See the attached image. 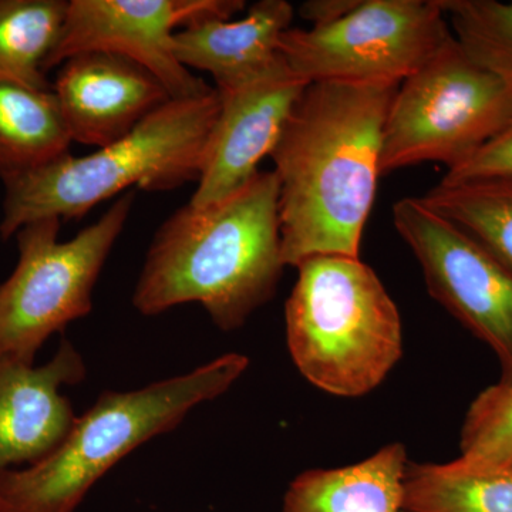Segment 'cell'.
<instances>
[{"mask_svg": "<svg viewBox=\"0 0 512 512\" xmlns=\"http://www.w3.org/2000/svg\"><path fill=\"white\" fill-rule=\"evenodd\" d=\"M218 111L215 87L190 99H171L116 143L87 156L67 153L35 170L2 178L0 237H13L45 218H82L100 202L133 188L170 191L197 183Z\"/></svg>", "mask_w": 512, "mask_h": 512, "instance_id": "3957f363", "label": "cell"}, {"mask_svg": "<svg viewBox=\"0 0 512 512\" xmlns=\"http://www.w3.org/2000/svg\"><path fill=\"white\" fill-rule=\"evenodd\" d=\"M397 89V83H309L293 107L269 154L285 266L313 256L359 258Z\"/></svg>", "mask_w": 512, "mask_h": 512, "instance_id": "6da1fadb", "label": "cell"}, {"mask_svg": "<svg viewBox=\"0 0 512 512\" xmlns=\"http://www.w3.org/2000/svg\"><path fill=\"white\" fill-rule=\"evenodd\" d=\"M451 37L440 0H359L329 25L289 28L278 49L309 83L400 84Z\"/></svg>", "mask_w": 512, "mask_h": 512, "instance_id": "ba28073f", "label": "cell"}, {"mask_svg": "<svg viewBox=\"0 0 512 512\" xmlns=\"http://www.w3.org/2000/svg\"><path fill=\"white\" fill-rule=\"evenodd\" d=\"M357 3L359 0H311L303 3L299 13L312 26L329 25L348 15L350 10L356 8Z\"/></svg>", "mask_w": 512, "mask_h": 512, "instance_id": "603a6c76", "label": "cell"}, {"mask_svg": "<svg viewBox=\"0 0 512 512\" xmlns=\"http://www.w3.org/2000/svg\"><path fill=\"white\" fill-rule=\"evenodd\" d=\"M249 365L228 353L185 375L133 392L101 394L45 458L0 476V512H74L111 467L174 430L198 404L227 392Z\"/></svg>", "mask_w": 512, "mask_h": 512, "instance_id": "277c9868", "label": "cell"}, {"mask_svg": "<svg viewBox=\"0 0 512 512\" xmlns=\"http://www.w3.org/2000/svg\"><path fill=\"white\" fill-rule=\"evenodd\" d=\"M468 56L512 87V2L440 0Z\"/></svg>", "mask_w": 512, "mask_h": 512, "instance_id": "ffe728a7", "label": "cell"}, {"mask_svg": "<svg viewBox=\"0 0 512 512\" xmlns=\"http://www.w3.org/2000/svg\"><path fill=\"white\" fill-rule=\"evenodd\" d=\"M393 224L412 249L429 293L494 350L500 382L512 384V271L420 198L393 207Z\"/></svg>", "mask_w": 512, "mask_h": 512, "instance_id": "9c48e42d", "label": "cell"}, {"mask_svg": "<svg viewBox=\"0 0 512 512\" xmlns=\"http://www.w3.org/2000/svg\"><path fill=\"white\" fill-rule=\"evenodd\" d=\"M285 268L279 183L261 171L207 207L188 202L158 228L134 289L141 315L197 302L231 332L275 295Z\"/></svg>", "mask_w": 512, "mask_h": 512, "instance_id": "7a4b0ae2", "label": "cell"}, {"mask_svg": "<svg viewBox=\"0 0 512 512\" xmlns=\"http://www.w3.org/2000/svg\"><path fill=\"white\" fill-rule=\"evenodd\" d=\"M420 200L512 271V177L441 181Z\"/></svg>", "mask_w": 512, "mask_h": 512, "instance_id": "d6986e66", "label": "cell"}, {"mask_svg": "<svg viewBox=\"0 0 512 512\" xmlns=\"http://www.w3.org/2000/svg\"><path fill=\"white\" fill-rule=\"evenodd\" d=\"M460 451L458 460L466 466L512 473V384L495 383L473 400Z\"/></svg>", "mask_w": 512, "mask_h": 512, "instance_id": "44dd1931", "label": "cell"}, {"mask_svg": "<svg viewBox=\"0 0 512 512\" xmlns=\"http://www.w3.org/2000/svg\"><path fill=\"white\" fill-rule=\"evenodd\" d=\"M512 177V120L477 153L447 171L443 183Z\"/></svg>", "mask_w": 512, "mask_h": 512, "instance_id": "7402d4cb", "label": "cell"}, {"mask_svg": "<svg viewBox=\"0 0 512 512\" xmlns=\"http://www.w3.org/2000/svg\"><path fill=\"white\" fill-rule=\"evenodd\" d=\"M293 15L286 0H259L242 19L195 20L175 32V57L188 70L210 73L215 89H232L278 62L279 40L291 28Z\"/></svg>", "mask_w": 512, "mask_h": 512, "instance_id": "5bb4252c", "label": "cell"}, {"mask_svg": "<svg viewBox=\"0 0 512 512\" xmlns=\"http://www.w3.org/2000/svg\"><path fill=\"white\" fill-rule=\"evenodd\" d=\"M66 0H0V82L52 90L45 64L59 42Z\"/></svg>", "mask_w": 512, "mask_h": 512, "instance_id": "ac0fdd59", "label": "cell"}, {"mask_svg": "<svg viewBox=\"0 0 512 512\" xmlns=\"http://www.w3.org/2000/svg\"><path fill=\"white\" fill-rule=\"evenodd\" d=\"M285 305L286 342L301 375L323 392L375 390L402 357V319L376 272L352 256L298 266Z\"/></svg>", "mask_w": 512, "mask_h": 512, "instance_id": "5b68a950", "label": "cell"}, {"mask_svg": "<svg viewBox=\"0 0 512 512\" xmlns=\"http://www.w3.org/2000/svg\"><path fill=\"white\" fill-rule=\"evenodd\" d=\"M52 90L72 141L99 148L126 137L171 100L143 66L106 52L67 59Z\"/></svg>", "mask_w": 512, "mask_h": 512, "instance_id": "7c38bea8", "label": "cell"}, {"mask_svg": "<svg viewBox=\"0 0 512 512\" xmlns=\"http://www.w3.org/2000/svg\"><path fill=\"white\" fill-rule=\"evenodd\" d=\"M244 6L241 0H69L45 72L82 53L106 52L143 66L171 99L201 96L214 87L178 62L175 29L211 16L232 19Z\"/></svg>", "mask_w": 512, "mask_h": 512, "instance_id": "30bf717a", "label": "cell"}, {"mask_svg": "<svg viewBox=\"0 0 512 512\" xmlns=\"http://www.w3.org/2000/svg\"><path fill=\"white\" fill-rule=\"evenodd\" d=\"M284 56L247 83L218 90L220 111L212 127L197 190L190 204L207 207L228 198L258 173L293 107L308 87Z\"/></svg>", "mask_w": 512, "mask_h": 512, "instance_id": "8fae6325", "label": "cell"}, {"mask_svg": "<svg viewBox=\"0 0 512 512\" xmlns=\"http://www.w3.org/2000/svg\"><path fill=\"white\" fill-rule=\"evenodd\" d=\"M406 448L387 444L360 463L316 468L289 485L282 512H403Z\"/></svg>", "mask_w": 512, "mask_h": 512, "instance_id": "9a60e30c", "label": "cell"}, {"mask_svg": "<svg viewBox=\"0 0 512 512\" xmlns=\"http://www.w3.org/2000/svg\"><path fill=\"white\" fill-rule=\"evenodd\" d=\"M511 120L512 87L453 36L399 84L384 124L380 173L431 161L451 170Z\"/></svg>", "mask_w": 512, "mask_h": 512, "instance_id": "52a82bcc", "label": "cell"}, {"mask_svg": "<svg viewBox=\"0 0 512 512\" xmlns=\"http://www.w3.org/2000/svg\"><path fill=\"white\" fill-rule=\"evenodd\" d=\"M136 191L120 195L101 218L60 242L59 218L30 222L16 232L19 259L0 284V360L35 365L55 333L93 309V289L126 227Z\"/></svg>", "mask_w": 512, "mask_h": 512, "instance_id": "8992f818", "label": "cell"}, {"mask_svg": "<svg viewBox=\"0 0 512 512\" xmlns=\"http://www.w3.org/2000/svg\"><path fill=\"white\" fill-rule=\"evenodd\" d=\"M403 512H512V473L409 461Z\"/></svg>", "mask_w": 512, "mask_h": 512, "instance_id": "e0dca14e", "label": "cell"}, {"mask_svg": "<svg viewBox=\"0 0 512 512\" xmlns=\"http://www.w3.org/2000/svg\"><path fill=\"white\" fill-rule=\"evenodd\" d=\"M84 377L83 357L66 339L43 366L0 360V476L32 466L62 443L76 419L62 387Z\"/></svg>", "mask_w": 512, "mask_h": 512, "instance_id": "4fadbf2b", "label": "cell"}, {"mask_svg": "<svg viewBox=\"0 0 512 512\" xmlns=\"http://www.w3.org/2000/svg\"><path fill=\"white\" fill-rule=\"evenodd\" d=\"M72 143L53 90L0 82V178L50 163Z\"/></svg>", "mask_w": 512, "mask_h": 512, "instance_id": "2e32d148", "label": "cell"}]
</instances>
